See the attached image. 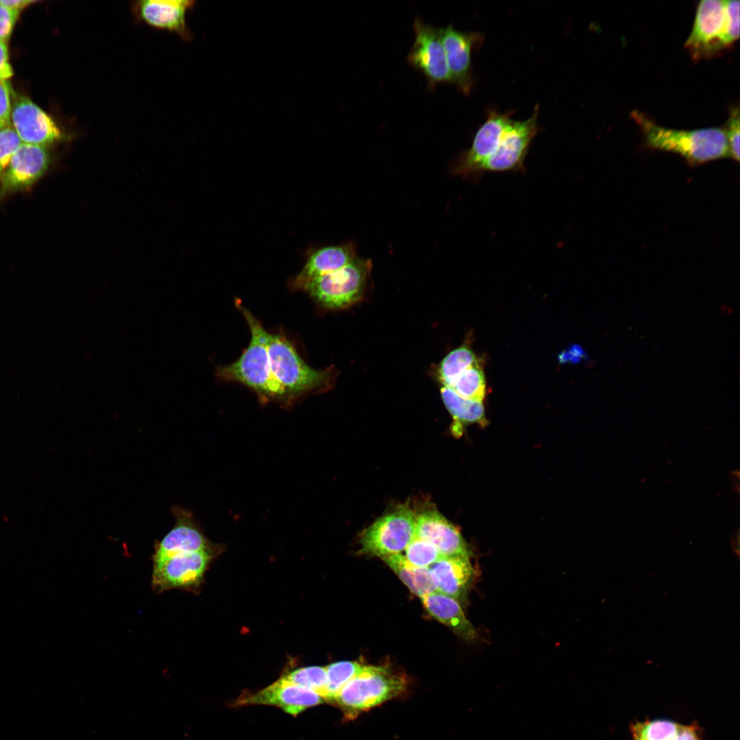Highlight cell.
I'll return each instance as SVG.
<instances>
[{
  "instance_id": "obj_1",
  "label": "cell",
  "mask_w": 740,
  "mask_h": 740,
  "mask_svg": "<svg viewBox=\"0 0 740 740\" xmlns=\"http://www.w3.org/2000/svg\"><path fill=\"white\" fill-rule=\"evenodd\" d=\"M631 116L652 149L678 153L691 165L730 158L724 128L678 130L662 127L637 110L633 111Z\"/></svg>"
},
{
  "instance_id": "obj_2",
  "label": "cell",
  "mask_w": 740,
  "mask_h": 740,
  "mask_svg": "<svg viewBox=\"0 0 740 740\" xmlns=\"http://www.w3.org/2000/svg\"><path fill=\"white\" fill-rule=\"evenodd\" d=\"M739 37V1L702 0L684 47L693 60L711 58Z\"/></svg>"
},
{
  "instance_id": "obj_3",
  "label": "cell",
  "mask_w": 740,
  "mask_h": 740,
  "mask_svg": "<svg viewBox=\"0 0 740 740\" xmlns=\"http://www.w3.org/2000/svg\"><path fill=\"white\" fill-rule=\"evenodd\" d=\"M241 308L250 329L251 341L236 361L218 369L219 376L247 386L264 399L288 400L271 371L267 350L269 333L247 310Z\"/></svg>"
},
{
  "instance_id": "obj_4",
  "label": "cell",
  "mask_w": 740,
  "mask_h": 740,
  "mask_svg": "<svg viewBox=\"0 0 740 740\" xmlns=\"http://www.w3.org/2000/svg\"><path fill=\"white\" fill-rule=\"evenodd\" d=\"M407 680L402 674L384 666L363 665L357 674L341 690L334 704L346 719L356 718L381 704L406 692Z\"/></svg>"
},
{
  "instance_id": "obj_5",
  "label": "cell",
  "mask_w": 740,
  "mask_h": 740,
  "mask_svg": "<svg viewBox=\"0 0 740 740\" xmlns=\"http://www.w3.org/2000/svg\"><path fill=\"white\" fill-rule=\"evenodd\" d=\"M267 350L271 373L288 400L330 385L331 372L308 366L284 336L269 334Z\"/></svg>"
},
{
  "instance_id": "obj_6",
  "label": "cell",
  "mask_w": 740,
  "mask_h": 740,
  "mask_svg": "<svg viewBox=\"0 0 740 740\" xmlns=\"http://www.w3.org/2000/svg\"><path fill=\"white\" fill-rule=\"evenodd\" d=\"M371 269L370 259L356 257L343 267L308 281L302 289L326 308H346L363 297Z\"/></svg>"
},
{
  "instance_id": "obj_7",
  "label": "cell",
  "mask_w": 740,
  "mask_h": 740,
  "mask_svg": "<svg viewBox=\"0 0 740 740\" xmlns=\"http://www.w3.org/2000/svg\"><path fill=\"white\" fill-rule=\"evenodd\" d=\"M416 534V514L408 506L401 505L362 532L360 552L380 558L402 554Z\"/></svg>"
},
{
  "instance_id": "obj_8",
  "label": "cell",
  "mask_w": 740,
  "mask_h": 740,
  "mask_svg": "<svg viewBox=\"0 0 740 740\" xmlns=\"http://www.w3.org/2000/svg\"><path fill=\"white\" fill-rule=\"evenodd\" d=\"M220 547L177 554L152 563L151 587L156 593L171 589L191 591L199 587L205 572Z\"/></svg>"
},
{
  "instance_id": "obj_9",
  "label": "cell",
  "mask_w": 740,
  "mask_h": 740,
  "mask_svg": "<svg viewBox=\"0 0 740 740\" xmlns=\"http://www.w3.org/2000/svg\"><path fill=\"white\" fill-rule=\"evenodd\" d=\"M413 29L415 41L407 57L410 65L426 78L429 88L433 89L440 84L450 83L440 29L416 18Z\"/></svg>"
},
{
  "instance_id": "obj_10",
  "label": "cell",
  "mask_w": 740,
  "mask_h": 740,
  "mask_svg": "<svg viewBox=\"0 0 740 740\" xmlns=\"http://www.w3.org/2000/svg\"><path fill=\"white\" fill-rule=\"evenodd\" d=\"M539 105L524 121L513 120L495 153L480 167L478 176L486 172L521 171L530 145L537 134Z\"/></svg>"
},
{
  "instance_id": "obj_11",
  "label": "cell",
  "mask_w": 740,
  "mask_h": 740,
  "mask_svg": "<svg viewBox=\"0 0 740 740\" xmlns=\"http://www.w3.org/2000/svg\"><path fill=\"white\" fill-rule=\"evenodd\" d=\"M510 116V112L489 111L486 120L476 132L471 147L458 158L452 174L465 178L476 177L481 165L499 147L513 121Z\"/></svg>"
},
{
  "instance_id": "obj_12",
  "label": "cell",
  "mask_w": 740,
  "mask_h": 740,
  "mask_svg": "<svg viewBox=\"0 0 740 740\" xmlns=\"http://www.w3.org/2000/svg\"><path fill=\"white\" fill-rule=\"evenodd\" d=\"M171 512L175 519V524L165 536L155 541L152 563L177 554L200 552L219 547L206 538L192 511L174 505Z\"/></svg>"
},
{
  "instance_id": "obj_13",
  "label": "cell",
  "mask_w": 740,
  "mask_h": 740,
  "mask_svg": "<svg viewBox=\"0 0 740 740\" xmlns=\"http://www.w3.org/2000/svg\"><path fill=\"white\" fill-rule=\"evenodd\" d=\"M450 75V83L465 95L473 86L472 53L482 44L484 36L478 32H463L452 25L440 28Z\"/></svg>"
},
{
  "instance_id": "obj_14",
  "label": "cell",
  "mask_w": 740,
  "mask_h": 740,
  "mask_svg": "<svg viewBox=\"0 0 740 740\" xmlns=\"http://www.w3.org/2000/svg\"><path fill=\"white\" fill-rule=\"evenodd\" d=\"M323 702L315 692L293 683L282 677L254 692L245 691L234 702L233 706L254 704L272 705L296 716L310 707Z\"/></svg>"
},
{
  "instance_id": "obj_15",
  "label": "cell",
  "mask_w": 740,
  "mask_h": 740,
  "mask_svg": "<svg viewBox=\"0 0 740 740\" xmlns=\"http://www.w3.org/2000/svg\"><path fill=\"white\" fill-rule=\"evenodd\" d=\"M49 158L45 147L21 143L0 179V197L31 187L46 172Z\"/></svg>"
},
{
  "instance_id": "obj_16",
  "label": "cell",
  "mask_w": 740,
  "mask_h": 740,
  "mask_svg": "<svg viewBox=\"0 0 740 740\" xmlns=\"http://www.w3.org/2000/svg\"><path fill=\"white\" fill-rule=\"evenodd\" d=\"M11 125L23 143L46 147L62 138L51 117L27 97L14 99Z\"/></svg>"
},
{
  "instance_id": "obj_17",
  "label": "cell",
  "mask_w": 740,
  "mask_h": 740,
  "mask_svg": "<svg viewBox=\"0 0 740 740\" xmlns=\"http://www.w3.org/2000/svg\"><path fill=\"white\" fill-rule=\"evenodd\" d=\"M416 536L432 544L442 556H471L459 530L436 510L416 515Z\"/></svg>"
},
{
  "instance_id": "obj_18",
  "label": "cell",
  "mask_w": 740,
  "mask_h": 740,
  "mask_svg": "<svg viewBox=\"0 0 740 740\" xmlns=\"http://www.w3.org/2000/svg\"><path fill=\"white\" fill-rule=\"evenodd\" d=\"M195 3L188 0H142L136 1L133 11L141 21L158 28L175 32L184 38L191 34L186 25L187 11Z\"/></svg>"
},
{
  "instance_id": "obj_19",
  "label": "cell",
  "mask_w": 740,
  "mask_h": 740,
  "mask_svg": "<svg viewBox=\"0 0 740 740\" xmlns=\"http://www.w3.org/2000/svg\"><path fill=\"white\" fill-rule=\"evenodd\" d=\"M428 569L437 592L457 600L465 597L474 578L467 556H443Z\"/></svg>"
},
{
  "instance_id": "obj_20",
  "label": "cell",
  "mask_w": 740,
  "mask_h": 740,
  "mask_svg": "<svg viewBox=\"0 0 740 740\" xmlns=\"http://www.w3.org/2000/svg\"><path fill=\"white\" fill-rule=\"evenodd\" d=\"M354 243L319 249L308 257L301 272L294 280V286L302 287L310 280L338 270L356 258Z\"/></svg>"
},
{
  "instance_id": "obj_21",
  "label": "cell",
  "mask_w": 740,
  "mask_h": 740,
  "mask_svg": "<svg viewBox=\"0 0 740 740\" xmlns=\"http://www.w3.org/2000/svg\"><path fill=\"white\" fill-rule=\"evenodd\" d=\"M423 605L436 619L448 626L456 634L467 641L478 638L477 630L466 617L455 598L434 592L421 598Z\"/></svg>"
},
{
  "instance_id": "obj_22",
  "label": "cell",
  "mask_w": 740,
  "mask_h": 740,
  "mask_svg": "<svg viewBox=\"0 0 740 740\" xmlns=\"http://www.w3.org/2000/svg\"><path fill=\"white\" fill-rule=\"evenodd\" d=\"M632 740H704L695 723L682 724L667 719L637 721L630 726Z\"/></svg>"
},
{
  "instance_id": "obj_23",
  "label": "cell",
  "mask_w": 740,
  "mask_h": 740,
  "mask_svg": "<svg viewBox=\"0 0 740 740\" xmlns=\"http://www.w3.org/2000/svg\"><path fill=\"white\" fill-rule=\"evenodd\" d=\"M441 394L443 402L454 419L452 431L460 435L465 425L486 423L482 402L465 399L449 387L442 386Z\"/></svg>"
},
{
  "instance_id": "obj_24",
  "label": "cell",
  "mask_w": 740,
  "mask_h": 740,
  "mask_svg": "<svg viewBox=\"0 0 740 740\" xmlns=\"http://www.w3.org/2000/svg\"><path fill=\"white\" fill-rule=\"evenodd\" d=\"M414 594L422 598L436 592L429 569L409 564L402 554L381 558Z\"/></svg>"
},
{
  "instance_id": "obj_25",
  "label": "cell",
  "mask_w": 740,
  "mask_h": 740,
  "mask_svg": "<svg viewBox=\"0 0 740 740\" xmlns=\"http://www.w3.org/2000/svg\"><path fill=\"white\" fill-rule=\"evenodd\" d=\"M478 362L469 346L465 344L450 352L439 365L437 377L442 386L450 388L467 369Z\"/></svg>"
},
{
  "instance_id": "obj_26",
  "label": "cell",
  "mask_w": 740,
  "mask_h": 740,
  "mask_svg": "<svg viewBox=\"0 0 740 740\" xmlns=\"http://www.w3.org/2000/svg\"><path fill=\"white\" fill-rule=\"evenodd\" d=\"M450 388L465 399L482 402L486 395V381L479 362L465 370Z\"/></svg>"
},
{
  "instance_id": "obj_27",
  "label": "cell",
  "mask_w": 740,
  "mask_h": 740,
  "mask_svg": "<svg viewBox=\"0 0 740 740\" xmlns=\"http://www.w3.org/2000/svg\"><path fill=\"white\" fill-rule=\"evenodd\" d=\"M282 678L315 692L323 701L327 702L328 678L325 667H300L290 671Z\"/></svg>"
},
{
  "instance_id": "obj_28",
  "label": "cell",
  "mask_w": 740,
  "mask_h": 740,
  "mask_svg": "<svg viewBox=\"0 0 740 740\" xmlns=\"http://www.w3.org/2000/svg\"><path fill=\"white\" fill-rule=\"evenodd\" d=\"M362 666L356 661H339L325 667L328 678L327 702L334 703L341 690L357 674Z\"/></svg>"
},
{
  "instance_id": "obj_29",
  "label": "cell",
  "mask_w": 740,
  "mask_h": 740,
  "mask_svg": "<svg viewBox=\"0 0 740 740\" xmlns=\"http://www.w3.org/2000/svg\"><path fill=\"white\" fill-rule=\"evenodd\" d=\"M404 552L406 561L417 567L428 568L443 557L432 544L417 536L415 537Z\"/></svg>"
},
{
  "instance_id": "obj_30",
  "label": "cell",
  "mask_w": 740,
  "mask_h": 740,
  "mask_svg": "<svg viewBox=\"0 0 740 740\" xmlns=\"http://www.w3.org/2000/svg\"><path fill=\"white\" fill-rule=\"evenodd\" d=\"M21 143L12 125L0 129V179L12 155Z\"/></svg>"
},
{
  "instance_id": "obj_31",
  "label": "cell",
  "mask_w": 740,
  "mask_h": 740,
  "mask_svg": "<svg viewBox=\"0 0 740 740\" xmlns=\"http://www.w3.org/2000/svg\"><path fill=\"white\" fill-rule=\"evenodd\" d=\"M739 110L731 109L729 118L724 128L728 145L730 158L739 161Z\"/></svg>"
},
{
  "instance_id": "obj_32",
  "label": "cell",
  "mask_w": 740,
  "mask_h": 740,
  "mask_svg": "<svg viewBox=\"0 0 740 740\" xmlns=\"http://www.w3.org/2000/svg\"><path fill=\"white\" fill-rule=\"evenodd\" d=\"M11 111L10 85L7 80L0 79V129L12 125Z\"/></svg>"
},
{
  "instance_id": "obj_33",
  "label": "cell",
  "mask_w": 740,
  "mask_h": 740,
  "mask_svg": "<svg viewBox=\"0 0 740 740\" xmlns=\"http://www.w3.org/2000/svg\"><path fill=\"white\" fill-rule=\"evenodd\" d=\"M19 12L0 5V40L5 42L8 39Z\"/></svg>"
},
{
  "instance_id": "obj_34",
  "label": "cell",
  "mask_w": 740,
  "mask_h": 740,
  "mask_svg": "<svg viewBox=\"0 0 740 740\" xmlns=\"http://www.w3.org/2000/svg\"><path fill=\"white\" fill-rule=\"evenodd\" d=\"M12 75V69L8 62V53L5 42L0 40V79L7 80Z\"/></svg>"
},
{
  "instance_id": "obj_35",
  "label": "cell",
  "mask_w": 740,
  "mask_h": 740,
  "mask_svg": "<svg viewBox=\"0 0 740 740\" xmlns=\"http://www.w3.org/2000/svg\"><path fill=\"white\" fill-rule=\"evenodd\" d=\"M35 2L32 0H0V5L12 10L21 11V9Z\"/></svg>"
}]
</instances>
